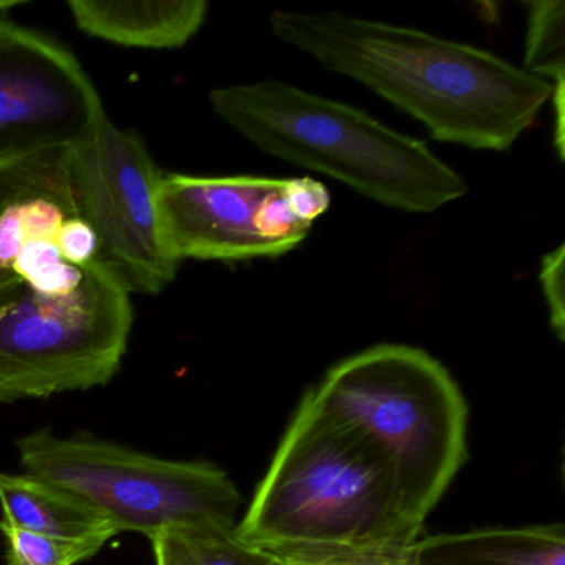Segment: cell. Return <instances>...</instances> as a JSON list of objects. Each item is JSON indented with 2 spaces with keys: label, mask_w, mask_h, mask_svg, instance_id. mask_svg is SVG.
Here are the masks:
<instances>
[{
  "label": "cell",
  "mask_w": 565,
  "mask_h": 565,
  "mask_svg": "<svg viewBox=\"0 0 565 565\" xmlns=\"http://www.w3.org/2000/svg\"><path fill=\"white\" fill-rule=\"evenodd\" d=\"M279 41L365 85L425 125L436 141L508 151L554 85L475 45L340 12L274 11Z\"/></svg>",
  "instance_id": "cell-1"
},
{
  "label": "cell",
  "mask_w": 565,
  "mask_h": 565,
  "mask_svg": "<svg viewBox=\"0 0 565 565\" xmlns=\"http://www.w3.org/2000/svg\"><path fill=\"white\" fill-rule=\"evenodd\" d=\"M423 527L386 456L307 392L234 535L256 551L408 547Z\"/></svg>",
  "instance_id": "cell-2"
},
{
  "label": "cell",
  "mask_w": 565,
  "mask_h": 565,
  "mask_svg": "<svg viewBox=\"0 0 565 565\" xmlns=\"http://www.w3.org/2000/svg\"><path fill=\"white\" fill-rule=\"evenodd\" d=\"M217 117L260 151L327 174L403 213H435L468 193L465 178L426 143L359 108L280 81L216 88Z\"/></svg>",
  "instance_id": "cell-3"
},
{
  "label": "cell",
  "mask_w": 565,
  "mask_h": 565,
  "mask_svg": "<svg viewBox=\"0 0 565 565\" xmlns=\"http://www.w3.org/2000/svg\"><path fill=\"white\" fill-rule=\"evenodd\" d=\"M309 393L386 456L426 522L468 459V405L451 373L425 350L383 343L333 365Z\"/></svg>",
  "instance_id": "cell-4"
},
{
  "label": "cell",
  "mask_w": 565,
  "mask_h": 565,
  "mask_svg": "<svg viewBox=\"0 0 565 565\" xmlns=\"http://www.w3.org/2000/svg\"><path fill=\"white\" fill-rule=\"evenodd\" d=\"M21 465L104 515L118 532L234 531L243 495L220 466L173 461L102 439L35 431L18 441Z\"/></svg>",
  "instance_id": "cell-5"
},
{
  "label": "cell",
  "mask_w": 565,
  "mask_h": 565,
  "mask_svg": "<svg viewBox=\"0 0 565 565\" xmlns=\"http://www.w3.org/2000/svg\"><path fill=\"white\" fill-rule=\"evenodd\" d=\"M131 326L130 294L104 267L68 292L0 287V403L107 385Z\"/></svg>",
  "instance_id": "cell-6"
},
{
  "label": "cell",
  "mask_w": 565,
  "mask_h": 565,
  "mask_svg": "<svg viewBox=\"0 0 565 565\" xmlns=\"http://www.w3.org/2000/svg\"><path fill=\"white\" fill-rule=\"evenodd\" d=\"M161 233L184 259H276L299 247L329 211L330 193L312 178L191 177L158 186Z\"/></svg>",
  "instance_id": "cell-7"
},
{
  "label": "cell",
  "mask_w": 565,
  "mask_h": 565,
  "mask_svg": "<svg viewBox=\"0 0 565 565\" xmlns=\"http://www.w3.org/2000/svg\"><path fill=\"white\" fill-rule=\"evenodd\" d=\"M74 177L98 244V263L128 294L163 292L180 263L161 233V171L134 131L107 117L72 150Z\"/></svg>",
  "instance_id": "cell-8"
},
{
  "label": "cell",
  "mask_w": 565,
  "mask_h": 565,
  "mask_svg": "<svg viewBox=\"0 0 565 565\" xmlns=\"http://www.w3.org/2000/svg\"><path fill=\"white\" fill-rule=\"evenodd\" d=\"M72 150L0 164V287L28 282L44 292H68L104 267Z\"/></svg>",
  "instance_id": "cell-9"
},
{
  "label": "cell",
  "mask_w": 565,
  "mask_h": 565,
  "mask_svg": "<svg viewBox=\"0 0 565 565\" xmlns=\"http://www.w3.org/2000/svg\"><path fill=\"white\" fill-rule=\"evenodd\" d=\"M105 117L94 84L67 49L0 19V164L77 148Z\"/></svg>",
  "instance_id": "cell-10"
},
{
  "label": "cell",
  "mask_w": 565,
  "mask_h": 565,
  "mask_svg": "<svg viewBox=\"0 0 565 565\" xmlns=\"http://www.w3.org/2000/svg\"><path fill=\"white\" fill-rule=\"evenodd\" d=\"M75 24L85 34L124 47L178 49L203 28L204 0L180 2H68Z\"/></svg>",
  "instance_id": "cell-11"
},
{
  "label": "cell",
  "mask_w": 565,
  "mask_h": 565,
  "mask_svg": "<svg viewBox=\"0 0 565 565\" xmlns=\"http://www.w3.org/2000/svg\"><path fill=\"white\" fill-rule=\"evenodd\" d=\"M418 565H565V527L555 524L481 529L419 537Z\"/></svg>",
  "instance_id": "cell-12"
},
{
  "label": "cell",
  "mask_w": 565,
  "mask_h": 565,
  "mask_svg": "<svg viewBox=\"0 0 565 565\" xmlns=\"http://www.w3.org/2000/svg\"><path fill=\"white\" fill-rule=\"evenodd\" d=\"M0 509L9 524L47 537L107 544L120 534L108 519L71 492L31 472H0Z\"/></svg>",
  "instance_id": "cell-13"
},
{
  "label": "cell",
  "mask_w": 565,
  "mask_h": 565,
  "mask_svg": "<svg viewBox=\"0 0 565 565\" xmlns=\"http://www.w3.org/2000/svg\"><path fill=\"white\" fill-rule=\"evenodd\" d=\"M157 565H270L234 531H164L150 539Z\"/></svg>",
  "instance_id": "cell-14"
},
{
  "label": "cell",
  "mask_w": 565,
  "mask_h": 565,
  "mask_svg": "<svg viewBox=\"0 0 565 565\" xmlns=\"http://www.w3.org/2000/svg\"><path fill=\"white\" fill-rule=\"evenodd\" d=\"M522 68L554 87L564 85L565 4L562 0L529 2Z\"/></svg>",
  "instance_id": "cell-15"
},
{
  "label": "cell",
  "mask_w": 565,
  "mask_h": 565,
  "mask_svg": "<svg viewBox=\"0 0 565 565\" xmlns=\"http://www.w3.org/2000/svg\"><path fill=\"white\" fill-rule=\"evenodd\" d=\"M0 534L6 539L4 565H77L97 555L105 545L98 541L47 537L15 527L4 519H0Z\"/></svg>",
  "instance_id": "cell-16"
},
{
  "label": "cell",
  "mask_w": 565,
  "mask_h": 565,
  "mask_svg": "<svg viewBox=\"0 0 565 565\" xmlns=\"http://www.w3.org/2000/svg\"><path fill=\"white\" fill-rule=\"evenodd\" d=\"M276 565H418L408 547H307L277 548Z\"/></svg>",
  "instance_id": "cell-17"
},
{
  "label": "cell",
  "mask_w": 565,
  "mask_h": 565,
  "mask_svg": "<svg viewBox=\"0 0 565 565\" xmlns=\"http://www.w3.org/2000/svg\"><path fill=\"white\" fill-rule=\"evenodd\" d=\"M564 256L565 247L558 246L552 253L545 254L539 270V282L547 303L548 320L561 342L565 332Z\"/></svg>",
  "instance_id": "cell-18"
}]
</instances>
